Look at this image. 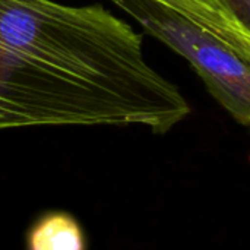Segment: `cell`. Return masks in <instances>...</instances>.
Here are the masks:
<instances>
[{
  "label": "cell",
  "instance_id": "7a4b0ae2",
  "mask_svg": "<svg viewBox=\"0 0 250 250\" xmlns=\"http://www.w3.org/2000/svg\"><path fill=\"white\" fill-rule=\"evenodd\" d=\"M148 34L186 59L211 95L250 127V56L208 26L158 0H111Z\"/></svg>",
  "mask_w": 250,
  "mask_h": 250
},
{
  "label": "cell",
  "instance_id": "3957f363",
  "mask_svg": "<svg viewBox=\"0 0 250 250\" xmlns=\"http://www.w3.org/2000/svg\"><path fill=\"white\" fill-rule=\"evenodd\" d=\"M26 246L29 250H83L86 237L70 214L53 211L40 217L29 229Z\"/></svg>",
  "mask_w": 250,
  "mask_h": 250
},
{
  "label": "cell",
  "instance_id": "6da1fadb",
  "mask_svg": "<svg viewBox=\"0 0 250 250\" xmlns=\"http://www.w3.org/2000/svg\"><path fill=\"white\" fill-rule=\"evenodd\" d=\"M190 114L145 59L141 35L101 4L0 0V130L142 126L167 133Z\"/></svg>",
  "mask_w": 250,
  "mask_h": 250
},
{
  "label": "cell",
  "instance_id": "277c9868",
  "mask_svg": "<svg viewBox=\"0 0 250 250\" xmlns=\"http://www.w3.org/2000/svg\"><path fill=\"white\" fill-rule=\"evenodd\" d=\"M239 28L250 38V0H221Z\"/></svg>",
  "mask_w": 250,
  "mask_h": 250
}]
</instances>
